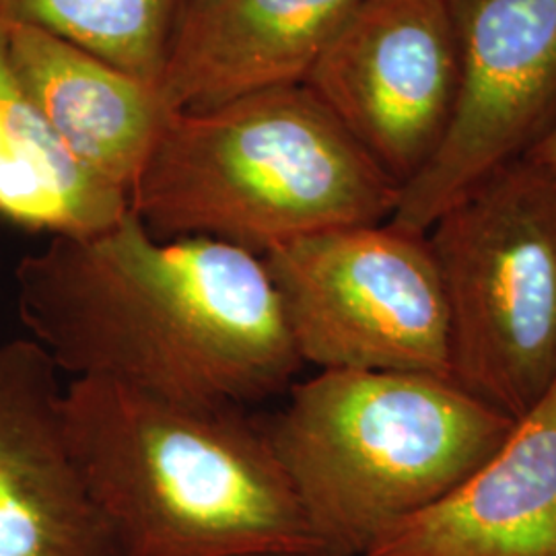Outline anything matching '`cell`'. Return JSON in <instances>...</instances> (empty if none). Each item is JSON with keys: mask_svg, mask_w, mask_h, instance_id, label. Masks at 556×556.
<instances>
[{"mask_svg": "<svg viewBox=\"0 0 556 556\" xmlns=\"http://www.w3.org/2000/svg\"><path fill=\"white\" fill-rule=\"evenodd\" d=\"M264 433L324 555L365 556L497 452L517 420L452 379L321 369Z\"/></svg>", "mask_w": 556, "mask_h": 556, "instance_id": "obj_4", "label": "cell"}, {"mask_svg": "<svg viewBox=\"0 0 556 556\" xmlns=\"http://www.w3.org/2000/svg\"><path fill=\"white\" fill-rule=\"evenodd\" d=\"M400 186L305 87L169 112L130 188L157 239L211 238L264 256L321 231L379 225Z\"/></svg>", "mask_w": 556, "mask_h": 556, "instance_id": "obj_3", "label": "cell"}, {"mask_svg": "<svg viewBox=\"0 0 556 556\" xmlns=\"http://www.w3.org/2000/svg\"><path fill=\"white\" fill-rule=\"evenodd\" d=\"M9 56L23 89L64 147L130 199L169 114L157 87L71 41L11 21Z\"/></svg>", "mask_w": 556, "mask_h": 556, "instance_id": "obj_12", "label": "cell"}, {"mask_svg": "<svg viewBox=\"0 0 556 556\" xmlns=\"http://www.w3.org/2000/svg\"><path fill=\"white\" fill-rule=\"evenodd\" d=\"M71 447L119 556L318 555L264 427L105 379H73Z\"/></svg>", "mask_w": 556, "mask_h": 556, "instance_id": "obj_2", "label": "cell"}, {"mask_svg": "<svg viewBox=\"0 0 556 556\" xmlns=\"http://www.w3.org/2000/svg\"><path fill=\"white\" fill-rule=\"evenodd\" d=\"M130 211L124 190L85 167L23 89L0 17V220L50 238H83Z\"/></svg>", "mask_w": 556, "mask_h": 556, "instance_id": "obj_13", "label": "cell"}, {"mask_svg": "<svg viewBox=\"0 0 556 556\" xmlns=\"http://www.w3.org/2000/svg\"><path fill=\"white\" fill-rule=\"evenodd\" d=\"M262 260L303 363L452 379L447 301L427 233L344 227Z\"/></svg>", "mask_w": 556, "mask_h": 556, "instance_id": "obj_6", "label": "cell"}, {"mask_svg": "<svg viewBox=\"0 0 556 556\" xmlns=\"http://www.w3.org/2000/svg\"><path fill=\"white\" fill-rule=\"evenodd\" d=\"M262 556H332V555H321V553H318V555H262Z\"/></svg>", "mask_w": 556, "mask_h": 556, "instance_id": "obj_16", "label": "cell"}, {"mask_svg": "<svg viewBox=\"0 0 556 556\" xmlns=\"http://www.w3.org/2000/svg\"><path fill=\"white\" fill-rule=\"evenodd\" d=\"M361 0H184L157 80L169 112L303 85Z\"/></svg>", "mask_w": 556, "mask_h": 556, "instance_id": "obj_10", "label": "cell"}, {"mask_svg": "<svg viewBox=\"0 0 556 556\" xmlns=\"http://www.w3.org/2000/svg\"><path fill=\"white\" fill-rule=\"evenodd\" d=\"M447 2L462 56L456 114L388 220L415 233L556 126V0Z\"/></svg>", "mask_w": 556, "mask_h": 556, "instance_id": "obj_7", "label": "cell"}, {"mask_svg": "<svg viewBox=\"0 0 556 556\" xmlns=\"http://www.w3.org/2000/svg\"><path fill=\"white\" fill-rule=\"evenodd\" d=\"M523 157L536 161L540 165H544V167L556 172V126L544 139L538 142L534 149H530Z\"/></svg>", "mask_w": 556, "mask_h": 556, "instance_id": "obj_15", "label": "cell"}, {"mask_svg": "<svg viewBox=\"0 0 556 556\" xmlns=\"http://www.w3.org/2000/svg\"><path fill=\"white\" fill-rule=\"evenodd\" d=\"M365 556H556V383L470 477Z\"/></svg>", "mask_w": 556, "mask_h": 556, "instance_id": "obj_11", "label": "cell"}, {"mask_svg": "<svg viewBox=\"0 0 556 556\" xmlns=\"http://www.w3.org/2000/svg\"><path fill=\"white\" fill-rule=\"evenodd\" d=\"M59 376L31 338L0 342V556H119L71 447Z\"/></svg>", "mask_w": 556, "mask_h": 556, "instance_id": "obj_9", "label": "cell"}, {"mask_svg": "<svg viewBox=\"0 0 556 556\" xmlns=\"http://www.w3.org/2000/svg\"><path fill=\"white\" fill-rule=\"evenodd\" d=\"M450 314L452 381L514 420L556 383V172L519 157L427 231Z\"/></svg>", "mask_w": 556, "mask_h": 556, "instance_id": "obj_5", "label": "cell"}, {"mask_svg": "<svg viewBox=\"0 0 556 556\" xmlns=\"http://www.w3.org/2000/svg\"><path fill=\"white\" fill-rule=\"evenodd\" d=\"M459 83L447 0H361L303 80L400 188L447 137Z\"/></svg>", "mask_w": 556, "mask_h": 556, "instance_id": "obj_8", "label": "cell"}, {"mask_svg": "<svg viewBox=\"0 0 556 556\" xmlns=\"http://www.w3.org/2000/svg\"><path fill=\"white\" fill-rule=\"evenodd\" d=\"M184 0H0V17L43 29L157 87Z\"/></svg>", "mask_w": 556, "mask_h": 556, "instance_id": "obj_14", "label": "cell"}, {"mask_svg": "<svg viewBox=\"0 0 556 556\" xmlns=\"http://www.w3.org/2000/svg\"><path fill=\"white\" fill-rule=\"evenodd\" d=\"M15 295L29 338L73 379L243 408L289 390L303 365L262 256L157 239L132 211L23 256Z\"/></svg>", "mask_w": 556, "mask_h": 556, "instance_id": "obj_1", "label": "cell"}]
</instances>
